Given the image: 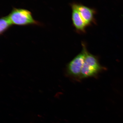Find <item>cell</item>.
<instances>
[{"label": "cell", "mask_w": 123, "mask_h": 123, "mask_svg": "<svg viewBox=\"0 0 123 123\" xmlns=\"http://www.w3.org/2000/svg\"><path fill=\"white\" fill-rule=\"evenodd\" d=\"M105 69L100 64L98 57L87 50L81 71V79L96 77Z\"/></svg>", "instance_id": "cell-1"}, {"label": "cell", "mask_w": 123, "mask_h": 123, "mask_svg": "<svg viewBox=\"0 0 123 123\" xmlns=\"http://www.w3.org/2000/svg\"><path fill=\"white\" fill-rule=\"evenodd\" d=\"M8 15L3 17L0 20V34L2 35L13 25Z\"/></svg>", "instance_id": "cell-6"}, {"label": "cell", "mask_w": 123, "mask_h": 123, "mask_svg": "<svg viewBox=\"0 0 123 123\" xmlns=\"http://www.w3.org/2000/svg\"><path fill=\"white\" fill-rule=\"evenodd\" d=\"M8 16L12 24L14 25H41L40 23L34 19L31 12L25 9L13 8Z\"/></svg>", "instance_id": "cell-2"}, {"label": "cell", "mask_w": 123, "mask_h": 123, "mask_svg": "<svg viewBox=\"0 0 123 123\" xmlns=\"http://www.w3.org/2000/svg\"><path fill=\"white\" fill-rule=\"evenodd\" d=\"M82 50L67 64L66 73L69 77L76 80H81V71L87 50L84 43H82Z\"/></svg>", "instance_id": "cell-3"}, {"label": "cell", "mask_w": 123, "mask_h": 123, "mask_svg": "<svg viewBox=\"0 0 123 123\" xmlns=\"http://www.w3.org/2000/svg\"><path fill=\"white\" fill-rule=\"evenodd\" d=\"M72 10V19L74 27L78 33L84 34L86 33L87 27L81 17L74 3L71 4Z\"/></svg>", "instance_id": "cell-5"}, {"label": "cell", "mask_w": 123, "mask_h": 123, "mask_svg": "<svg viewBox=\"0 0 123 123\" xmlns=\"http://www.w3.org/2000/svg\"><path fill=\"white\" fill-rule=\"evenodd\" d=\"M74 4L87 27L96 24L94 16L96 11L95 9L82 4L76 3Z\"/></svg>", "instance_id": "cell-4"}]
</instances>
